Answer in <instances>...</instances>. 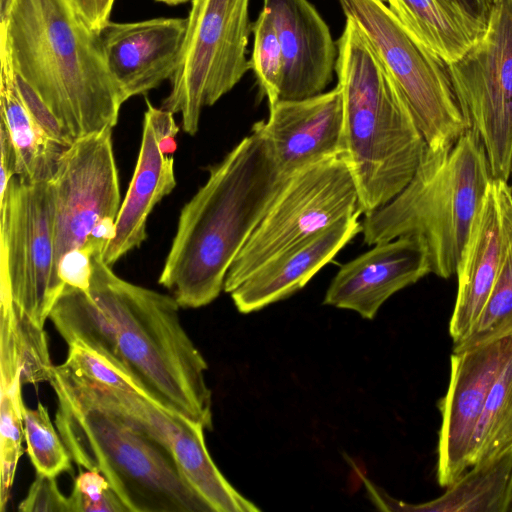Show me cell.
<instances>
[{
	"instance_id": "6da1fadb",
	"label": "cell",
	"mask_w": 512,
	"mask_h": 512,
	"mask_svg": "<svg viewBox=\"0 0 512 512\" xmlns=\"http://www.w3.org/2000/svg\"><path fill=\"white\" fill-rule=\"evenodd\" d=\"M256 122L182 207L158 282L181 308H200L224 290L229 268L284 185Z\"/></svg>"
},
{
	"instance_id": "7a4b0ae2",
	"label": "cell",
	"mask_w": 512,
	"mask_h": 512,
	"mask_svg": "<svg viewBox=\"0 0 512 512\" xmlns=\"http://www.w3.org/2000/svg\"><path fill=\"white\" fill-rule=\"evenodd\" d=\"M15 71L75 141L117 124L125 99L98 32L68 0H14L0 24Z\"/></svg>"
},
{
	"instance_id": "3957f363",
	"label": "cell",
	"mask_w": 512,
	"mask_h": 512,
	"mask_svg": "<svg viewBox=\"0 0 512 512\" xmlns=\"http://www.w3.org/2000/svg\"><path fill=\"white\" fill-rule=\"evenodd\" d=\"M335 74L344 110V154L369 214L410 182L426 142L398 85L350 18L338 39Z\"/></svg>"
},
{
	"instance_id": "277c9868",
	"label": "cell",
	"mask_w": 512,
	"mask_h": 512,
	"mask_svg": "<svg viewBox=\"0 0 512 512\" xmlns=\"http://www.w3.org/2000/svg\"><path fill=\"white\" fill-rule=\"evenodd\" d=\"M49 383L72 460L104 475L128 512H212L163 443L85 392L63 364L53 366Z\"/></svg>"
},
{
	"instance_id": "5b68a950",
	"label": "cell",
	"mask_w": 512,
	"mask_h": 512,
	"mask_svg": "<svg viewBox=\"0 0 512 512\" xmlns=\"http://www.w3.org/2000/svg\"><path fill=\"white\" fill-rule=\"evenodd\" d=\"M92 264L88 292L113 319L123 364L141 393L211 430L208 365L181 324L175 298L122 279L102 253Z\"/></svg>"
},
{
	"instance_id": "8992f818",
	"label": "cell",
	"mask_w": 512,
	"mask_h": 512,
	"mask_svg": "<svg viewBox=\"0 0 512 512\" xmlns=\"http://www.w3.org/2000/svg\"><path fill=\"white\" fill-rule=\"evenodd\" d=\"M492 175L485 147L471 128L449 148H427L406 187L385 206L364 215L367 245L400 236L420 238L431 273L456 274Z\"/></svg>"
},
{
	"instance_id": "52a82bcc",
	"label": "cell",
	"mask_w": 512,
	"mask_h": 512,
	"mask_svg": "<svg viewBox=\"0 0 512 512\" xmlns=\"http://www.w3.org/2000/svg\"><path fill=\"white\" fill-rule=\"evenodd\" d=\"M403 93L427 148H449L471 124L449 65L420 43L384 0H339Z\"/></svg>"
},
{
	"instance_id": "ba28073f",
	"label": "cell",
	"mask_w": 512,
	"mask_h": 512,
	"mask_svg": "<svg viewBox=\"0 0 512 512\" xmlns=\"http://www.w3.org/2000/svg\"><path fill=\"white\" fill-rule=\"evenodd\" d=\"M171 89L161 108L181 115L185 133L199 129L202 109L230 92L251 69L247 58L250 0H190Z\"/></svg>"
},
{
	"instance_id": "9c48e42d",
	"label": "cell",
	"mask_w": 512,
	"mask_h": 512,
	"mask_svg": "<svg viewBox=\"0 0 512 512\" xmlns=\"http://www.w3.org/2000/svg\"><path fill=\"white\" fill-rule=\"evenodd\" d=\"M358 206L357 186L344 152L296 171L235 258L224 291L230 294L265 262L359 212Z\"/></svg>"
},
{
	"instance_id": "30bf717a",
	"label": "cell",
	"mask_w": 512,
	"mask_h": 512,
	"mask_svg": "<svg viewBox=\"0 0 512 512\" xmlns=\"http://www.w3.org/2000/svg\"><path fill=\"white\" fill-rule=\"evenodd\" d=\"M0 296L44 327L65 284L55 269L50 182L14 176L0 197Z\"/></svg>"
},
{
	"instance_id": "8fae6325",
	"label": "cell",
	"mask_w": 512,
	"mask_h": 512,
	"mask_svg": "<svg viewBox=\"0 0 512 512\" xmlns=\"http://www.w3.org/2000/svg\"><path fill=\"white\" fill-rule=\"evenodd\" d=\"M449 72L493 179L508 181L512 159V0L493 3L482 38Z\"/></svg>"
},
{
	"instance_id": "7c38bea8",
	"label": "cell",
	"mask_w": 512,
	"mask_h": 512,
	"mask_svg": "<svg viewBox=\"0 0 512 512\" xmlns=\"http://www.w3.org/2000/svg\"><path fill=\"white\" fill-rule=\"evenodd\" d=\"M49 182L57 272L64 254L85 247L100 221L118 216L121 194L112 129L76 139L61 155Z\"/></svg>"
},
{
	"instance_id": "4fadbf2b",
	"label": "cell",
	"mask_w": 512,
	"mask_h": 512,
	"mask_svg": "<svg viewBox=\"0 0 512 512\" xmlns=\"http://www.w3.org/2000/svg\"><path fill=\"white\" fill-rule=\"evenodd\" d=\"M512 352V334L453 351L440 410L437 480L448 487L473 465L474 439L489 391Z\"/></svg>"
},
{
	"instance_id": "5bb4252c",
	"label": "cell",
	"mask_w": 512,
	"mask_h": 512,
	"mask_svg": "<svg viewBox=\"0 0 512 512\" xmlns=\"http://www.w3.org/2000/svg\"><path fill=\"white\" fill-rule=\"evenodd\" d=\"M512 242V188L491 180L473 224L456 275L458 291L449 332L454 346L479 319Z\"/></svg>"
},
{
	"instance_id": "9a60e30c",
	"label": "cell",
	"mask_w": 512,
	"mask_h": 512,
	"mask_svg": "<svg viewBox=\"0 0 512 512\" xmlns=\"http://www.w3.org/2000/svg\"><path fill=\"white\" fill-rule=\"evenodd\" d=\"M431 273L424 242L411 235L379 242L340 267L323 303L372 320L393 294Z\"/></svg>"
},
{
	"instance_id": "2e32d148",
	"label": "cell",
	"mask_w": 512,
	"mask_h": 512,
	"mask_svg": "<svg viewBox=\"0 0 512 512\" xmlns=\"http://www.w3.org/2000/svg\"><path fill=\"white\" fill-rule=\"evenodd\" d=\"M186 18L159 17L107 22L98 30L108 70L127 101L147 94L173 76L186 31Z\"/></svg>"
},
{
	"instance_id": "e0dca14e",
	"label": "cell",
	"mask_w": 512,
	"mask_h": 512,
	"mask_svg": "<svg viewBox=\"0 0 512 512\" xmlns=\"http://www.w3.org/2000/svg\"><path fill=\"white\" fill-rule=\"evenodd\" d=\"M258 124L285 177L344 152V110L338 86L301 99L279 100Z\"/></svg>"
},
{
	"instance_id": "ac0fdd59",
	"label": "cell",
	"mask_w": 512,
	"mask_h": 512,
	"mask_svg": "<svg viewBox=\"0 0 512 512\" xmlns=\"http://www.w3.org/2000/svg\"><path fill=\"white\" fill-rule=\"evenodd\" d=\"M282 48L279 100H301L324 92L338 55L330 29L309 0H263Z\"/></svg>"
},
{
	"instance_id": "d6986e66",
	"label": "cell",
	"mask_w": 512,
	"mask_h": 512,
	"mask_svg": "<svg viewBox=\"0 0 512 512\" xmlns=\"http://www.w3.org/2000/svg\"><path fill=\"white\" fill-rule=\"evenodd\" d=\"M360 215L337 221L261 265L230 293L237 310L255 312L302 289L360 233Z\"/></svg>"
},
{
	"instance_id": "ffe728a7",
	"label": "cell",
	"mask_w": 512,
	"mask_h": 512,
	"mask_svg": "<svg viewBox=\"0 0 512 512\" xmlns=\"http://www.w3.org/2000/svg\"><path fill=\"white\" fill-rule=\"evenodd\" d=\"M176 185L174 157L161 150L159 131L147 105L138 159L116 218V233L102 252L107 265L112 267L127 253L141 246L147 238L149 215Z\"/></svg>"
},
{
	"instance_id": "44dd1931",
	"label": "cell",
	"mask_w": 512,
	"mask_h": 512,
	"mask_svg": "<svg viewBox=\"0 0 512 512\" xmlns=\"http://www.w3.org/2000/svg\"><path fill=\"white\" fill-rule=\"evenodd\" d=\"M371 500L387 511L512 512V448L479 461L440 497L421 504L398 501L367 482Z\"/></svg>"
},
{
	"instance_id": "7402d4cb",
	"label": "cell",
	"mask_w": 512,
	"mask_h": 512,
	"mask_svg": "<svg viewBox=\"0 0 512 512\" xmlns=\"http://www.w3.org/2000/svg\"><path fill=\"white\" fill-rule=\"evenodd\" d=\"M0 63V124L13 146L16 175L31 182H48L68 146L50 138L27 111L16 86L9 42L1 30Z\"/></svg>"
},
{
	"instance_id": "603a6c76",
	"label": "cell",
	"mask_w": 512,
	"mask_h": 512,
	"mask_svg": "<svg viewBox=\"0 0 512 512\" xmlns=\"http://www.w3.org/2000/svg\"><path fill=\"white\" fill-rule=\"evenodd\" d=\"M406 29L448 65L465 55L487 24L455 0H386Z\"/></svg>"
},
{
	"instance_id": "cb8c5ba5",
	"label": "cell",
	"mask_w": 512,
	"mask_h": 512,
	"mask_svg": "<svg viewBox=\"0 0 512 512\" xmlns=\"http://www.w3.org/2000/svg\"><path fill=\"white\" fill-rule=\"evenodd\" d=\"M49 319L68 346L88 348L128 374L119 351L116 325L89 292L65 285Z\"/></svg>"
},
{
	"instance_id": "d4e9b609",
	"label": "cell",
	"mask_w": 512,
	"mask_h": 512,
	"mask_svg": "<svg viewBox=\"0 0 512 512\" xmlns=\"http://www.w3.org/2000/svg\"><path fill=\"white\" fill-rule=\"evenodd\" d=\"M0 369L20 373L23 385L49 382L52 374L44 327L6 296H0Z\"/></svg>"
},
{
	"instance_id": "484cf974",
	"label": "cell",
	"mask_w": 512,
	"mask_h": 512,
	"mask_svg": "<svg viewBox=\"0 0 512 512\" xmlns=\"http://www.w3.org/2000/svg\"><path fill=\"white\" fill-rule=\"evenodd\" d=\"M511 448L512 352L489 391L474 439L473 465Z\"/></svg>"
},
{
	"instance_id": "4316f807",
	"label": "cell",
	"mask_w": 512,
	"mask_h": 512,
	"mask_svg": "<svg viewBox=\"0 0 512 512\" xmlns=\"http://www.w3.org/2000/svg\"><path fill=\"white\" fill-rule=\"evenodd\" d=\"M23 425L26 451L36 473L57 477L72 470L70 453L41 402L34 409L24 405Z\"/></svg>"
},
{
	"instance_id": "83f0119b",
	"label": "cell",
	"mask_w": 512,
	"mask_h": 512,
	"mask_svg": "<svg viewBox=\"0 0 512 512\" xmlns=\"http://www.w3.org/2000/svg\"><path fill=\"white\" fill-rule=\"evenodd\" d=\"M21 388L17 385H0V508L9 501L15 473L24 450L23 407Z\"/></svg>"
},
{
	"instance_id": "f1b7e54d",
	"label": "cell",
	"mask_w": 512,
	"mask_h": 512,
	"mask_svg": "<svg viewBox=\"0 0 512 512\" xmlns=\"http://www.w3.org/2000/svg\"><path fill=\"white\" fill-rule=\"evenodd\" d=\"M512 334V242L488 301L468 336L453 351Z\"/></svg>"
},
{
	"instance_id": "f546056e",
	"label": "cell",
	"mask_w": 512,
	"mask_h": 512,
	"mask_svg": "<svg viewBox=\"0 0 512 512\" xmlns=\"http://www.w3.org/2000/svg\"><path fill=\"white\" fill-rule=\"evenodd\" d=\"M254 36L250 59L262 94L269 106L279 101L283 79L284 60L281 44L273 20L266 9H262L252 25Z\"/></svg>"
},
{
	"instance_id": "4dcf8cb0",
	"label": "cell",
	"mask_w": 512,
	"mask_h": 512,
	"mask_svg": "<svg viewBox=\"0 0 512 512\" xmlns=\"http://www.w3.org/2000/svg\"><path fill=\"white\" fill-rule=\"evenodd\" d=\"M71 512H128L100 472L80 471L68 496Z\"/></svg>"
},
{
	"instance_id": "1f68e13d",
	"label": "cell",
	"mask_w": 512,
	"mask_h": 512,
	"mask_svg": "<svg viewBox=\"0 0 512 512\" xmlns=\"http://www.w3.org/2000/svg\"><path fill=\"white\" fill-rule=\"evenodd\" d=\"M63 363L75 372L100 383L142 394L137 384L126 372L101 355L79 344L68 346L67 357Z\"/></svg>"
},
{
	"instance_id": "d6a6232c",
	"label": "cell",
	"mask_w": 512,
	"mask_h": 512,
	"mask_svg": "<svg viewBox=\"0 0 512 512\" xmlns=\"http://www.w3.org/2000/svg\"><path fill=\"white\" fill-rule=\"evenodd\" d=\"M20 97L33 120L53 140L69 146L74 140L32 86L15 71Z\"/></svg>"
},
{
	"instance_id": "836d02e7",
	"label": "cell",
	"mask_w": 512,
	"mask_h": 512,
	"mask_svg": "<svg viewBox=\"0 0 512 512\" xmlns=\"http://www.w3.org/2000/svg\"><path fill=\"white\" fill-rule=\"evenodd\" d=\"M56 477L36 473L26 497L20 502L21 512H71L68 496L58 488Z\"/></svg>"
},
{
	"instance_id": "e575fe53",
	"label": "cell",
	"mask_w": 512,
	"mask_h": 512,
	"mask_svg": "<svg viewBox=\"0 0 512 512\" xmlns=\"http://www.w3.org/2000/svg\"><path fill=\"white\" fill-rule=\"evenodd\" d=\"M93 256L94 254L85 247L64 254L57 265L60 280L65 285L88 292L93 271Z\"/></svg>"
},
{
	"instance_id": "d590c367",
	"label": "cell",
	"mask_w": 512,
	"mask_h": 512,
	"mask_svg": "<svg viewBox=\"0 0 512 512\" xmlns=\"http://www.w3.org/2000/svg\"><path fill=\"white\" fill-rule=\"evenodd\" d=\"M86 23L94 30H100L110 21L115 0H68Z\"/></svg>"
},
{
	"instance_id": "8d00e7d4",
	"label": "cell",
	"mask_w": 512,
	"mask_h": 512,
	"mask_svg": "<svg viewBox=\"0 0 512 512\" xmlns=\"http://www.w3.org/2000/svg\"><path fill=\"white\" fill-rule=\"evenodd\" d=\"M0 197L4 194L9 181L16 176V159L11 140L0 124Z\"/></svg>"
},
{
	"instance_id": "74e56055",
	"label": "cell",
	"mask_w": 512,
	"mask_h": 512,
	"mask_svg": "<svg viewBox=\"0 0 512 512\" xmlns=\"http://www.w3.org/2000/svg\"><path fill=\"white\" fill-rule=\"evenodd\" d=\"M465 10L484 23H488L492 9V0H455Z\"/></svg>"
},
{
	"instance_id": "f35d334b",
	"label": "cell",
	"mask_w": 512,
	"mask_h": 512,
	"mask_svg": "<svg viewBox=\"0 0 512 512\" xmlns=\"http://www.w3.org/2000/svg\"><path fill=\"white\" fill-rule=\"evenodd\" d=\"M14 0H0V24L6 22Z\"/></svg>"
},
{
	"instance_id": "ab89813d",
	"label": "cell",
	"mask_w": 512,
	"mask_h": 512,
	"mask_svg": "<svg viewBox=\"0 0 512 512\" xmlns=\"http://www.w3.org/2000/svg\"><path fill=\"white\" fill-rule=\"evenodd\" d=\"M156 1L165 3L167 5H179L182 3H186L190 0H156Z\"/></svg>"
},
{
	"instance_id": "60d3db41",
	"label": "cell",
	"mask_w": 512,
	"mask_h": 512,
	"mask_svg": "<svg viewBox=\"0 0 512 512\" xmlns=\"http://www.w3.org/2000/svg\"><path fill=\"white\" fill-rule=\"evenodd\" d=\"M510 176H512V159H511Z\"/></svg>"
},
{
	"instance_id": "b9f144b4",
	"label": "cell",
	"mask_w": 512,
	"mask_h": 512,
	"mask_svg": "<svg viewBox=\"0 0 512 512\" xmlns=\"http://www.w3.org/2000/svg\"><path fill=\"white\" fill-rule=\"evenodd\" d=\"M492 1H493V3H496V2H498V1H500V0H492Z\"/></svg>"
}]
</instances>
